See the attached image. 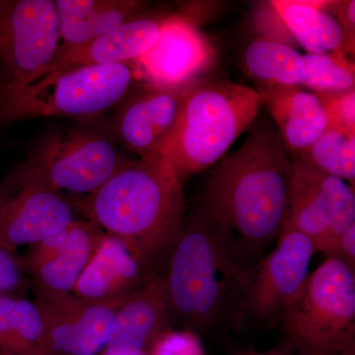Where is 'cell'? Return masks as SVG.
<instances>
[{
  "mask_svg": "<svg viewBox=\"0 0 355 355\" xmlns=\"http://www.w3.org/2000/svg\"><path fill=\"white\" fill-rule=\"evenodd\" d=\"M249 130L210 175L200 207L227 237L238 261L252 268L282 233L292 161L270 121L254 123Z\"/></svg>",
  "mask_w": 355,
  "mask_h": 355,
  "instance_id": "cell-1",
  "label": "cell"
},
{
  "mask_svg": "<svg viewBox=\"0 0 355 355\" xmlns=\"http://www.w3.org/2000/svg\"><path fill=\"white\" fill-rule=\"evenodd\" d=\"M76 203L89 221L125 242L154 272L165 265L186 217L182 184L164 155L125 161Z\"/></svg>",
  "mask_w": 355,
  "mask_h": 355,
  "instance_id": "cell-2",
  "label": "cell"
},
{
  "mask_svg": "<svg viewBox=\"0 0 355 355\" xmlns=\"http://www.w3.org/2000/svg\"><path fill=\"white\" fill-rule=\"evenodd\" d=\"M164 266L173 314L189 330L233 327L251 268L238 261L227 237L202 207L184 217Z\"/></svg>",
  "mask_w": 355,
  "mask_h": 355,
  "instance_id": "cell-3",
  "label": "cell"
},
{
  "mask_svg": "<svg viewBox=\"0 0 355 355\" xmlns=\"http://www.w3.org/2000/svg\"><path fill=\"white\" fill-rule=\"evenodd\" d=\"M261 107V96L246 85L207 78L191 84L163 153L180 183L220 161Z\"/></svg>",
  "mask_w": 355,
  "mask_h": 355,
  "instance_id": "cell-4",
  "label": "cell"
},
{
  "mask_svg": "<svg viewBox=\"0 0 355 355\" xmlns=\"http://www.w3.org/2000/svg\"><path fill=\"white\" fill-rule=\"evenodd\" d=\"M279 326L297 355L355 352V270L327 258L308 275Z\"/></svg>",
  "mask_w": 355,
  "mask_h": 355,
  "instance_id": "cell-5",
  "label": "cell"
},
{
  "mask_svg": "<svg viewBox=\"0 0 355 355\" xmlns=\"http://www.w3.org/2000/svg\"><path fill=\"white\" fill-rule=\"evenodd\" d=\"M137 74L135 62L51 70L24 87L0 93V116L6 120L97 116L132 93Z\"/></svg>",
  "mask_w": 355,
  "mask_h": 355,
  "instance_id": "cell-6",
  "label": "cell"
},
{
  "mask_svg": "<svg viewBox=\"0 0 355 355\" xmlns=\"http://www.w3.org/2000/svg\"><path fill=\"white\" fill-rule=\"evenodd\" d=\"M113 142L89 130L53 133L20 172L55 193L88 197L125 163Z\"/></svg>",
  "mask_w": 355,
  "mask_h": 355,
  "instance_id": "cell-7",
  "label": "cell"
},
{
  "mask_svg": "<svg viewBox=\"0 0 355 355\" xmlns=\"http://www.w3.org/2000/svg\"><path fill=\"white\" fill-rule=\"evenodd\" d=\"M53 0H0V93L44 76L60 53Z\"/></svg>",
  "mask_w": 355,
  "mask_h": 355,
  "instance_id": "cell-8",
  "label": "cell"
},
{
  "mask_svg": "<svg viewBox=\"0 0 355 355\" xmlns=\"http://www.w3.org/2000/svg\"><path fill=\"white\" fill-rule=\"evenodd\" d=\"M315 253L312 240L302 233L280 234L275 250L250 270L233 327L279 326L305 286Z\"/></svg>",
  "mask_w": 355,
  "mask_h": 355,
  "instance_id": "cell-9",
  "label": "cell"
},
{
  "mask_svg": "<svg viewBox=\"0 0 355 355\" xmlns=\"http://www.w3.org/2000/svg\"><path fill=\"white\" fill-rule=\"evenodd\" d=\"M292 161L291 188L282 233H302L328 256L338 238L355 224L354 187Z\"/></svg>",
  "mask_w": 355,
  "mask_h": 355,
  "instance_id": "cell-10",
  "label": "cell"
},
{
  "mask_svg": "<svg viewBox=\"0 0 355 355\" xmlns=\"http://www.w3.org/2000/svg\"><path fill=\"white\" fill-rule=\"evenodd\" d=\"M78 207L62 193L27 179L18 170L0 186V248L15 252L67 227Z\"/></svg>",
  "mask_w": 355,
  "mask_h": 355,
  "instance_id": "cell-11",
  "label": "cell"
},
{
  "mask_svg": "<svg viewBox=\"0 0 355 355\" xmlns=\"http://www.w3.org/2000/svg\"><path fill=\"white\" fill-rule=\"evenodd\" d=\"M125 299L91 301L72 293L36 291L34 302L43 319L46 355H100Z\"/></svg>",
  "mask_w": 355,
  "mask_h": 355,
  "instance_id": "cell-12",
  "label": "cell"
},
{
  "mask_svg": "<svg viewBox=\"0 0 355 355\" xmlns=\"http://www.w3.org/2000/svg\"><path fill=\"white\" fill-rule=\"evenodd\" d=\"M214 60V48L193 21L173 15L165 18L155 43L135 64L149 85L180 88L203 78Z\"/></svg>",
  "mask_w": 355,
  "mask_h": 355,
  "instance_id": "cell-13",
  "label": "cell"
},
{
  "mask_svg": "<svg viewBox=\"0 0 355 355\" xmlns=\"http://www.w3.org/2000/svg\"><path fill=\"white\" fill-rule=\"evenodd\" d=\"M189 87L146 84L141 90L130 93L119 105L114 119V132L121 144L141 159L163 155Z\"/></svg>",
  "mask_w": 355,
  "mask_h": 355,
  "instance_id": "cell-14",
  "label": "cell"
},
{
  "mask_svg": "<svg viewBox=\"0 0 355 355\" xmlns=\"http://www.w3.org/2000/svg\"><path fill=\"white\" fill-rule=\"evenodd\" d=\"M173 316L164 275L160 272L121 303L103 350L148 352L156 338L169 330Z\"/></svg>",
  "mask_w": 355,
  "mask_h": 355,
  "instance_id": "cell-15",
  "label": "cell"
},
{
  "mask_svg": "<svg viewBox=\"0 0 355 355\" xmlns=\"http://www.w3.org/2000/svg\"><path fill=\"white\" fill-rule=\"evenodd\" d=\"M157 273L125 242L104 234L72 294L91 301L121 300Z\"/></svg>",
  "mask_w": 355,
  "mask_h": 355,
  "instance_id": "cell-16",
  "label": "cell"
},
{
  "mask_svg": "<svg viewBox=\"0 0 355 355\" xmlns=\"http://www.w3.org/2000/svg\"><path fill=\"white\" fill-rule=\"evenodd\" d=\"M261 96L272 114L287 153L297 155L329 128L328 114L319 96L297 86H258Z\"/></svg>",
  "mask_w": 355,
  "mask_h": 355,
  "instance_id": "cell-17",
  "label": "cell"
},
{
  "mask_svg": "<svg viewBox=\"0 0 355 355\" xmlns=\"http://www.w3.org/2000/svg\"><path fill=\"white\" fill-rule=\"evenodd\" d=\"M165 18H133L83 46L62 51L51 70L133 64L155 43ZM48 71V72H49Z\"/></svg>",
  "mask_w": 355,
  "mask_h": 355,
  "instance_id": "cell-18",
  "label": "cell"
},
{
  "mask_svg": "<svg viewBox=\"0 0 355 355\" xmlns=\"http://www.w3.org/2000/svg\"><path fill=\"white\" fill-rule=\"evenodd\" d=\"M142 6L133 0H55L60 53L113 31L135 18Z\"/></svg>",
  "mask_w": 355,
  "mask_h": 355,
  "instance_id": "cell-19",
  "label": "cell"
},
{
  "mask_svg": "<svg viewBox=\"0 0 355 355\" xmlns=\"http://www.w3.org/2000/svg\"><path fill=\"white\" fill-rule=\"evenodd\" d=\"M104 234L88 219L74 221L62 246L50 258L28 270L36 291L72 293Z\"/></svg>",
  "mask_w": 355,
  "mask_h": 355,
  "instance_id": "cell-20",
  "label": "cell"
},
{
  "mask_svg": "<svg viewBox=\"0 0 355 355\" xmlns=\"http://www.w3.org/2000/svg\"><path fill=\"white\" fill-rule=\"evenodd\" d=\"M277 9L292 40L310 55L347 51L345 33L329 9L330 1L275 0Z\"/></svg>",
  "mask_w": 355,
  "mask_h": 355,
  "instance_id": "cell-21",
  "label": "cell"
},
{
  "mask_svg": "<svg viewBox=\"0 0 355 355\" xmlns=\"http://www.w3.org/2000/svg\"><path fill=\"white\" fill-rule=\"evenodd\" d=\"M0 355H46L43 319L36 303L0 296Z\"/></svg>",
  "mask_w": 355,
  "mask_h": 355,
  "instance_id": "cell-22",
  "label": "cell"
},
{
  "mask_svg": "<svg viewBox=\"0 0 355 355\" xmlns=\"http://www.w3.org/2000/svg\"><path fill=\"white\" fill-rule=\"evenodd\" d=\"M244 67L259 86L302 85L303 55L294 46L270 40L257 38L245 51Z\"/></svg>",
  "mask_w": 355,
  "mask_h": 355,
  "instance_id": "cell-23",
  "label": "cell"
},
{
  "mask_svg": "<svg viewBox=\"0 0 355 355\" xmlns=\"http://www.w3.org/2000/svg\"><path fill=\"white\" fill-rule=\"evenodd\" d=\"M294 158L318 172L340 178L354 186L355 135L328 128L309 148Z\"/></svg>",
  "mask_w": 355,
  "mask_h": 355,
  "instance_id": "cell-24",
  "label": "cell"
},
{
  "mask_svg": "<svg viewBox=\"0 0 355 355\" xmlns=\"http://www.w3.org/2000/svg\"><path fill=\"white\" fill-rule=\"evenodd\" d=\"M304 78L302 85L317 95H335L354 90V65L340 53L303 55Z\"/></svg>",
  "mask_w": 355,
  "mask_h": 355,
  "instance_id": "cell-25",
  "label": "cell"
},
{
  "mask_svg": "<svg viewBox=\"0 0 355 355\" xmlns=\"http://www.w3.org/2000/svg\"><path fill=\"white\" fill-rule=\"evenodd\" d=\"M149 355H205L198 334L169 329L160 334L148 349Z\"/></svg>",
  "mask_w": 355,
  "mask_h": 355,
  "instance_id": "cell-26",
  "label": "cell"
},
{
  "mask_svg": "<svg viewBox=\"0 0 355 355\" xmlns=\"http://www.w3.org/2000/svg\"><path fill=\"white\" fill-rule=\"evenodd\" d=\"M328 114L329 128L355 135V91L335 95H318Z\"/></svg>",
  "mask_w": 355,
  "mask_h": 355,
  "instance_id": "cell-27",
  "label": "cell"
},
{
  "mask_svg": "<svg viewBox=\"0 0 355 355\" xmlns=\"http://www.w3.org/2000/svg\"><path fill=\"white\" fill-rule=\"evenodd\" d=\"M254 22H256L257 30L261 33V36L258 38L279 42V43L293 46L291 43L294 41L272 1L261 4L258 13H256Z\"/></svg>",
  "mask_w": 355,
  "mask_h": 355,
  "instance_id": "cell-28",
  "label": "cell"
},
{
  "mask_svg": "<svg viewBox=\"0 0 355 355\" xmlns=\"http://www.w3.org/2000/svg\"><path fill=\"white\" fill-rule=\"evenodd\" d=\"M23 268L21 261L13 252L0 248V296H16L22 288Z\"/></svg>",
  "mask_w": 355,
  "mask_h": 355,
  "instance_id": "cell-29",
  "label": "cell"
},
{
  "mask_svg": "<svg viewBox=\"0 0 355 355\" xmlns=\"http://www.w3.org/2000/svg\"><path fill=\"white\" fill-rule=\"evenodd\" d=\"M329 9L335 15L345 33L347 51H354L355 1H333Z\"/></svg>",
  "mask_w": 355,
  "mask_h": 355,
  "instance_id": "cell-30",
  "label": "cell"
},
{
  "mask_svg": "<svg viewBox=\"0 0 355 355\" xmlns=\"http://www.w3.org/2000/svg\"><path fill=\"white\" fill-rule=\"evenodd\" d=\"M327 258H335L355 270V224L338 238Z\"/></svg>",
  "mask_w": 355,
  "mask_h": 355,
  "instance_id": "cell-31",
  "label": "cell"
},
{
  "mask_svg": "<svg viewBox=\"0 0 355 355\" xmlns=\"http://www.w3.org/2000/svg\"><path fill=\"white\" fill-rule=\"evenodd\" d=\"M294 354L295 352L291 345L284 340L280 345H277L273 349L266 350V352H258V350L248 347V349L237 350L231 355H293Z\"/></svg>",
  "mask_w": 355,
  "mask_h": 355,
  "instance_id": "cell-32",
  "label": "cell"
},
{
  "mask_svg": "<svg viewBox=\"0 0 355 355\" xmlns=\"http://www.w3.org/2000/svg\"><path fill=\"white\" fill-rule=\"evenodd\" d=\"M100 355H149L148 352H110L103 350Z\"/></svg>",
  "mask_w": 355,
  "mask_h": 355,
  "instance_id": "cell-33",
  "label": "cell"
},
{
  "mask_svg": "<svg viewBox=\"0 0 355 355\" xmlns=\"http://www.w3.org/2000/svg\"><path fill=\"white\" fill-rule=\"evenodd\" d=\"M335 355H355V352H349V354H335Z\"/></svg>",
  "mask_w": 355,
  "mask_h": 355,
  "instance_id": "cell-34",
  "label": "cell"
}]
</instances>
